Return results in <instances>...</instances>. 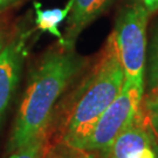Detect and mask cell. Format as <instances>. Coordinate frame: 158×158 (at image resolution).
Wrapping results in <instances>:
<instances>
[{
    "instance_id": "obj_11",
    "label": "cell",
    "mask_w": 158,
    "mask_h": 158,
    "mask_svg": "<svg viewBox=\"0 0 158 158\" xmlns=\"http://www.w3.org/2000/svg\"><path fill=\"white\" fill-rule=\"evenodd\" d=\"M142 116L153 139L158 144V95L144 93L142 102Z\"/></svg>"
},
{
    "instance_id": "obj_12",
    "label": "cell",
    "mask_w": 158,
    "mask_h": 158,
    "mask_svg": "<svg viewBox=\"0 0 158 158\" xmlns=\"http://www.w3.org/2000/svg\"><path fill=\"white\" fill-rule=\"evenodd\" d=\"M63 149L66 151L64 153L59 152V150L55 148L47 149L45 158H95L94 155H91L89 151H85V150H73L67 148H63Z\"/></svg>"
},
{
    "instance_id": "obj_14",
    "label": "cell",
    "mask_w": 158,
    "mask_h": 158,
    "mask_svg": "<svg viewBox=\"0 0 158 158\" xmlns=\"http://www.w3.org/2000/svg\"><path fill=\"white\" fill-rule=\"evenodd\" d=\"M20 1L21 0H0V13L6 11L7 8H10L12 6L17 5Z\"/></svg>"
},
{
    "instance_id": "obj_9",
    "label": "cell",
    "mask_w": 158,
    "mask_h": 158,
    "mask_svg": "<svg viewBox=\"0 0 158 158\" xmlns=\"http://www.w3.org/2000/svg\"><path fill=\"white\" fill-rule=\"evenodd\" d=\"M145 70L148 77L147 94L158 95V20L153 26L151 39L148 46Z\"/></svg>"
},
{
    "instance_id": "obj_8",
    "label": "cell",
    "mask_w": 158,
    "mask_h": 158,
    "mask_svg": "<svg viewBox=\"0 0 158 158\" xmlns=\"http://www.w3.org/2000/svg\"><path fill=\"white\" fill-rule=\"evenodd\" d=\"M74 0H69L63 8L42 10L40 4H35V25L41 32L51 34L59 39V44L63 40V34L60 31V25L67 20L70 13Z\"/></svg>"
},
{
    "instance_id": "obj_3",
    "label": "cell",
    "mask_w": 158,
    "mask_h": 158,
    "mask_svg": "<svg viewBox=\"0 0 158 158\" xmlns=\"http://www.w3.org/2000/svg\"><path fill=\"white\" fill-rule=\"evenodd\" d=\"M150 13L136 0L119 12L111 32L116 44L124 82L145 90L144 74L147 62V27Z\"/></svg>"
},
{
    "instance_id": "obj_16",
    "label": "cell",
    "mask_w": 158,
    "mask_h": 158,
    "mask_svg": "<svg viewBox=\"0 0 158 158\" xmlns=\"http://www.w3.org/2000/svg\"><path fill=\"white\" fill-rule=\"evenodd\" d=\"M156 149H157V158H158V144L156 145Z\"/></svg>"
},
{
    "instance_id": "obj_2",
    "label": "cell",
    "mask_w": 158,
    "mask_h": 158,
    "mask_svg": "<svg viewBox=\"0 0 158 158\" xmlns=\"http://www.w3.org/2000/svg\"><path fill=\"white\" fill-rule=\"evenodd\" d=\"M85 67V59L74 48L59 47L46 52L31 70L7 144L10 153L47 132L61 96Z\"/></svg>"
},
{
    "instance_id": "obj_6",
    "label": "cell",
    "mask_w": 158,
    "mask_h": 158,
    "mask_svg": "<svg viewBox=\"0 0 158 158\" xmlns=\"http://www.w3.org/2000/svg\"><path fill=\"white\" fill-rule=\"evenodd\" d=\"M115 0H74L67 18L66 32L60 44L66 48H74L80 34L91 23L113 6Z\"/></svg>"
},
{
    "instance_id": "obj_4",
    "label": "cell",
    "mask_w": 158,
    "mask_h": 158,
    "mask_svg": "<svg viewBox=\"0 0 158 158\" xmlns=\"http://www.w3.org/2000/svg\"><path fill=\"white\" fill-rule=\"evenodd\" d=\"M144 93L145 90L124 82L117 97L96 122L83 150L104 156L119 134L141 114Z\"/></svg>"
},
{
    "instance_id": "obj_13",
    "label": "cell",
    "mask_w": 158,
    "mask_h": 158,
    "mask_svg": "<svg viewBox=\"0 0 158 158\" xmlns=\"http://www.w3.org/2000/svg\"><path fill=\"white\" fill-rule=\"evenodd\" d=\"M139 1L150 14L158 11V0H139Z\"/></svg>"
},
{
    "instance_id": "obj_7",
    "label": "cell",
    "mask_w": 158,
    "mask_h": 158,
    "mask_svg": "<svg viewBox=\"0 0 158 158\" xmlns=\"http://www.w3.org/2000/svg\"><path fill=\"white\" fill-rule=\"evenodd\" d=\"M157 143L153 139L150 130L143 119L141 114L137 118L119 134L109 148L106 158H138L149 147L156 145Z\"/></svg>"
},
{
    "instance_id": "obj_5",
    "label": "cell",
    "mask_w": 158,
    "mask_h": 158,
    "mask_svg": "<svg viewBox=\"0 0 158 158\" xmlns=\"http://www.w3.org/2000/svg\"><path fill=\"white\" fill-rule=\"evenodd\" d=\"M31 31L21 27L0 51V127L20 82Z\"/></svg>"
},
{
    "instance_id": "obj_10",
    "label": "cell",
    "mask_w": 158,
    "mask_h": 158,
    "mask_svg": "<svg viewBox=\"0 0 158 158\" xmlns=\"http://www.w3.org/2000/svg\"><path fill=\"white\" fill-rule=\"evenodd\" d=\"M47 153V132L10 152L7 158H45Z\"/></svg>"
},
{
    "instance_id": "obj_15",
    "label": "cell",
    "mask_w": 158,
    "mask_h": 158,
    "mask_svg": "<svg viewBox=\"0 0 158 158\" xmlns=\"http://www.w3.org/2000/svg\"><path fill=\"white\" fill-rule=\"evenodd\" d=\"M7 39H8V36H7V33H6L5 28L0 27V51H1V48L5 46Z\"/></svg>"
},
{
    "instance_id": "obj_1",
    "label": "cell",
    "mask_w": 158,
    "mask_h": 158,
    "mask_svg": "<svg viewBox=\"0 0 158 158\" xmlns=\"http://www.w3.org/2000/svg\"><path fill=\"white\" fill-rule=\"evenodd\" d=\"M123 83L124 73L110 34L89 73L67 96L62 107H57L61 111H54L57 117L47 129V142L53 139L54 147L83 150L96 122L117 97Z\"/></svg>"
}]
</instances>
